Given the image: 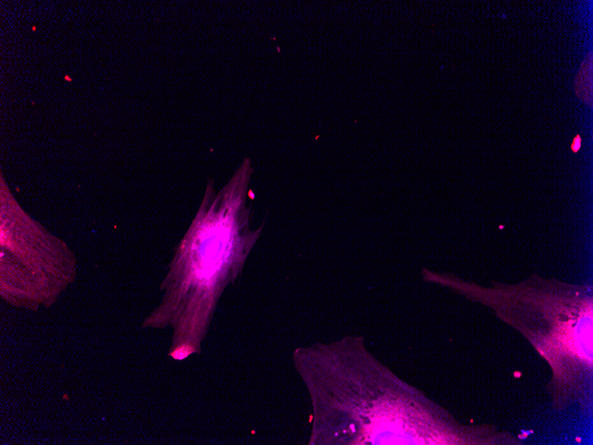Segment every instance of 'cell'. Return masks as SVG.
I'll use <instances>...</instances> for the list:
<instances>
[{"instance_id":"1","label":"cell","mask_w":593,"mask_h":445,"mask_svg":"<svg viewBox=\"0 0 593 445\" xmlns=\"http://www.w3.org/2000/svg\"><path fill=\"white\" fill-rule=\"evenodd\" d=\"M252 168L245 160L218 194L209 188L182 246V290H193L196 317L206 326L226 288L241 274L264 224L250 229L247 207Z\"/></svg>"},{"instance_id":"2","label":"cell","mask_w":593,"mask_h":445,"mask_svg":"<svg viewBox=\"0 0 593 445\" xmlns=\"http://www.w3.org/2000/svg\"><path fill=\"white\" fill-rule=\"evenodd\" d=\"M448 285L489 305L499 317L523 334L538 327L541 328L536 330L539 333L545 326L555 351L554 376L559 377V384L563 383L564 369L568 383L567 365L572 370L574 365L579 369L582 365L592 369V351L581 347V341L574 339H581V335L592 337V299L587 295L588 289L582 292L581 287L538 279L518 286L489 290L454 282ZM536 333L529 336L531 340ZM545 341V334L542 345Z\"/></svg>"},{"instance_id":"3","label":"cell","mask_w":593,"mask_h":445,"mask_svg":"<svg viewBox=\"0 0 593 445\" xmlns=\"http://www.w3.org/2000/svg\"><path fill=\"white\" fill-rule=\"evenodd\" d=\"M575 92L586 104L592 106V55H589L575 79Z\"/></svg>"},{"instance_id":"4","label":"cell","mask_w":593,"mask_h":445,"mask_svg":"<svg viewBox=\"0 0 593 445\" xmlns=\"http://www.w3.org/2000/svg\"><path fill=\"white\" fill-rule=\"evenodd\" d=\"M193 352H195V349L192 347H189V346H179V347L176 348L174 351H172L171 356L174 359L177 360H182L185 359L187 356L192 355Z\"/></svg>"},{"instance_id":"5","label":"cell","mask_w":593,"mask_h":445,"mask_svg":"<svg viewBox=\"0 0 593 445\" xmlns=\"http://www.w3.org/2000/svg\"><path fill=\"white\" fill-rule=\"evenodd\" d=\"M580 144H581L580 137L577 136V138H575V140L573 143V146H572V148H573V150L577 151L578 148H580Z\"/></svg>"}]
</instances>
